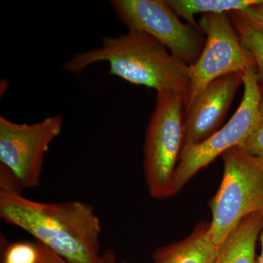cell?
I'll return each mask as SVG.
<instances>
[{
    "instance_id": "obj_6",
    "label": "cell",
    "mask_w": 263,
    "mask_h": 263,
    "mask_svg": "<svg viewBox=\"0 0 263 263\" xmlns=\"http://www.w3.org/2000/svg\"><path fill=\"white\" fill-rule=\"evenodd\" d=\"M110 5L128 30L149 34L186 65H194L201 55L204 33L181 22L164 0H112Z\"/></svg>"
},
{
    "instance_id": "obj_1",
    "label": "cell",
    "mask_w": 263,
    "mask_h": 263,
    "mask_svg": "<svg viewBox=\"0 0 263 263\" xmlns=\"http://www.w3.org/2000/svg\"><path fill=\"white\" fill-rule=\"evenodd\" d=\"M0 217L70 263H103L101 224L89 203L35 201L15 185L0 183Z\"/></svg>"
},
{
    "instance_id": "obj_2",
    "label": "cell",
    "mask_w": 263,
    "mask_h": 263,
    "mask_svg": "<svg viewBox=\"0 0 263 263\" xmlns=\"http://www.w3.org/2000/svg\"><path fill=\"white\" fill-rule=\"evenodd\" d=\"M109 64L110 75L130 84L169 91L187 100L190 66L174 57L162 43L146 33L128 30L117 37H104L101 47L74 55L63 68L79 73L98 62Z\"/></svg>"
},
{
    "instance_id": "obj_14",
    "label": "cell",
    "mask_w": 263,
    "mask_h": 263,
    "mask_svg": "<svg viewBox=\"0 0 263 263\" xmlns=\"http://www.w3.org/2000/svg\"><path fill=\"white\" fill-rule=\"evenodd\" d=\"M40 252L37 242H18L7 246L3 263H39Z\"/></svg>"
},
{
    "instance_id": "obj_7",
    "label": "cell",
    "mask_w": 263,
    "mask_h": 263,
    "mask_svg": "<svg viewBox=\"0 0 263 263\" xmlns=\"http://www.w3.org/2000/svg\"><path fill=\"white\" fill-rule=\"evenodd\" d=\"M63 124L57 115L34 124H18L0 116V164L14 176L21 189L41 184L45 156Z\"/></svg>"
},
{
    "instance_id": "obj_19",
    "label": "cell",
    "mask_w": 263,
    "mask_h": 263,
    "mask_svg": "<svg viewBox=\"0 0 263 263\" xmlns=\"http://www.w3.org/2000/svg\"><path fill=\"white\" fill-rule=\"evenodd\" d=\"M262 213V218H263V211ZM262 237H261V241H262V250H261V253L259 254L258 258L257 259V262L256 263H263V228L262 230Z\"/></svg>"
},
{
    "instance_id": "obj_16",
    "label": "cell",
    "mask_w": 263,
    "mask_h": 263,
    "mask_svg": "<svg viewBox=\"0 0 263 263\" xmlns=\"http://www.w3.org/2000/svg\"><path fill=\"white\" fill-rule=\"evenodd\" d=\"M239 148L263 163V123L254 129Z\"/></svg>"
},
{
    "instance_id": "obj_9",
    "label": "cell",
    "mask_w": 263,
    "mask_h": 263,
    "mask_svg": "<svg viewBox=\"0 0 263 263\" xmlns=\"http://www.w3.org/2000/svg\"><path fill=\"white\" fill-rule=\"evenodd\" d=\"M243 72L226 74L214 79L185 107L182 152L200 144L221 127L240 85Z\"/></svg>"
},
{
    "instance_id": "obj_8",
    "label": "cell",
    "mask_w": 263,
    "mask_h": 263,
    "mask_svg": "<svg viewBox=\"0 0 263 263\" xmlns=\"http://www.w3.org/2000/svg\"><path fill=\"white\" fill-rule=\"evenodd\" d=\"M198 24L205 43L198 60L190 66V89L185 107L214 79L255 67L253 57L242 46L228 13L203 14Z\"/></svg>"
},
{
    "instance_id": "obj_13",
    "label": "cell",
    "mask_w": 263,
    "mask_h": 263,
    "mask_svg": "<svg viewBox=\"0 0 263 263\" xmlns=\"http://www.w3.org/2000/svg\"><path fill=\"white\" fill-rule=\"evenodd\" d=\"M229 14L242 46L252 55L255 63L256 72L259 83L263 81V32Z\"/></svg>"
},
{
    "instance_id": "obj_4",
    "label": "cell",
    "mask_w": 263,
    "mask_h": 263,
    "mask_svg": "<svg viewBox=\"0 0 263 263\" xmlns=\"http://www.w3.org/2000/svg\"><path fill=\"white\" fill-rule=\"evenodd\" d=\"M224 172L210 201L209 234L220 247L242 219L263 211V163L239 147L222 155Z\"/></svg>"
},
{
    "instance_id": "obj_15",
    "label": "cell",
    "mask_w": 263,
    "mask_h": 263,
    "mask_svg": "<svg viewBox=\"0 0 263 263\" xmlns=\"http://www.w3.org/2000/svg\"><path fill=\"white\" fill-rule=\"evenodd\" d=\"M40 252L39 263H70L57 254L52 252L44 246L37 242ZM103 263H129L123 260L118 262L117 255L114 251L108 249L103 254Z\"/></svg>"
},
{
    "instance_id": "obj_3",
    "label": "cell",
    "mask_w": 263,
    "mask_h": 263,
    "mask_svg": "<svg viewBox=\"0 0 263 263\" xmlns=\"http://www.w3.org/2000/svg\"><path fill=\"white\" fill-rule=\"evenodd\" d=\"M143 146V172L151 197L174 196V178L182 152L186 99L173 91L157 92Z\"/></svg>"
},
{
    "instance_id": "obj_12",
    "label": "cell",
    "mask_w": 263,
    "mask_h": 263,
    "mask_svg": "<svg viewBox=\"0 0 263 263\" xmlns=\"http://www.w3.org/2000/svg\"><path fill=\"white\" fill-rule=\"evenodd\" d=\"M176 15L186 23L200 28L195 15L202 13H230L260 4L263 0H164Z\"/></svg>"
},
{
    "instance_id": "obj_5",
    "label": "cell",
    "mask_w": 263,
    "mask_h": 263,
    "mask_svg": "<svg viewBox=\"0 0 263 263\" xmlns=\"http://www.w3.org/2000/svg\"><path fill=\"white\" fill-rule=\"evenodd\" d=\"M245 86L239 107L226 125L200 144L181 153L174 178V195L202 169L227 151L239 147L259 124L260 86L255 67L243 72Z\"/></svg>"
},
{
    "instance_id": "obj_18",
    "label": "cell",
    "mask_w": 263,
    "mask_h": 263,
    "mask_svg": "<svg viewBox=\"0 0 263 263\" xmlns=\"http://www.w3.org/2000/svg\"><path fill=\"white\" fill-rule=\"evenodd\" d=\"M263 83V81H262ZM261 89V98L260 102H259V119H260V122L263 123V84L262 87L260 86Z\"/></svg>"
},
{
    "instance_id": "obj_10",
    "label": "cell",
    "mask_w": 263,
    "mask_h": 263,
    "mask_svg": "<svg viewBox=\"0 0 263 263\" xmlns=\"http://www.w3.org/2000/svg\"><path fill=\"white\" fill-rule=\"evenodd\" d=\"M209 226L200 223L186 238L156 249L154 263H214L219 247L213 243Z\"/></svg>"
},
{
    "instance_id": "obj_11",
    "label": "cell",
    "mask_w": 263,
    "mask_h": 263,
    "mask_svg": "<svg viewBox=\"0 0 263 263\" xmlns=\"http://www.w3.org/2000/svg\"><path fill=\"white\" fill-rule=\"evenodd\" d=\"M262 212L250 214L240 221L219 247L214 263L257 262L256 243L263 228Z\"/></svg>"
},
{
    "instance_id": "obj_17",
    "label": "cell",
    "mask_w": 263,
    "mask_h": 263,
    "mask_svg": "<svg viewBox=\"0 0 263 263\" xmlns=\"http://www.w3.org/2000/svg\"><path fill=\"white\" fill-rule=\"evenodd\" d=\"M230 13L263 32V2L260 4L253 5L247 9Z\"/></svg>"
}]
</instances>
